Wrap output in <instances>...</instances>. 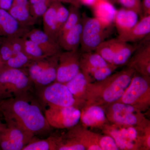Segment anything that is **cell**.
I'll return each mask as SVG.
<instances>
[{"instance_id":"cell-43","label":"cell","mask_w":150,"mask_h":150,"mask_svg":"<svg viewBox=\"0 0 150 150\" xmlns=\"http://www.w3.org/2000/svg\"><path fill=\"white\" fill-rule=\"evenodd\" d=\"M109 2L112 4H114L115 3H117V0H109Z\"/></svg>"},{"instance_id":"cell-45","label":"cell","mask_w":150,"mask_h":150,"mask_svg":"<svg viewBox=\"0 0 150 150\" xmlns=\"http://www.w3.org/2000/svg\"><path fill=\"white\" fill-rule=\"evenodd\" d=\"M0 42H1V40H0Z\"/></svg>"},{"instance_id":"cell-11","label":"cell","mask_w":150,"mask_h":150,"mask_svg":"<svg viewBox=\"0 0 150 150\" xmlns=\"http://www.w3.org/2000/svg\"><path fill=\"white\" fill-rule=\"evenodd\" d=\"M43 108L46 120L52 128L69 129L80 121L81 110L76 106L48 105Z\"/></svg>"},{"instance_id":"cell-39","label":"cell","mask_w":150,"mask_h":150,"mask_svg":"<svg viewBox=\"0 0 150 150\" xmlns=\"http://www.w3.org/2000/svg\"><path fill=\"white\" fill-rule=\"evenodd\" d=\"M57 1H59L62 3H69L71 4V5H72L79 8H81L82 6L79 0H57Z\"/></svg>"},{"instance_id":"cell-30","label":"cell","mask_w":150,"mask_h":150,"mask_svg":"<svg viewBox=\"0 0 150 150\" xmlns=\"http://www.w3.org/2000/svg\"><path fill=\"white\" fill-rule=\"evenodd\" d=\"M69 15L65 24L60 30L58 35V38L66 34L70 30L74 27L81 20V14L79 8L71 5L68 8Z\"/></svg>"},{"instance_id":"cell-23","label":"cell","mask_w":150,"mask_h":150,"mask_svg":"<svg viewBox=\"0 0 150 150\" xmlns=\"http://www.w3.org/2000/svg\"><path fill=\"white\" fill-rule=\"evenodd\" d=\"M139 15L134 11L121 8L117 10L114 21L118 35L128 31L139 21Z\"/></svg>"},{"instance_id":"cell-28","label":"cell","mask_w":150,"mask_h":150,"mask_svg":"<svg viewBox=\"0 0 150 150\" xmlns=\"http://www.w3.org/2000/svg\"><path fill=\"white\" fill-rule=\"evenodd\" d=\"M118 42L117 38L104 40L97 47L94 51L99 54L106 62L112 64V59Z\"/></svg>"},{"instance_id":"cell-3","label":"cell","mask_w":150,"mask_h":150,"mask_svg":"<svg viewBox=\"0 0 150 150\" xmlns=\"http://www.w3.org/2000/svg\"><path fill=\"white\" fill-rule=\"evenodd\" d=\"M33 83L25 69L4 67L0 69V100L34 93Z\"/></svg>"},{"instance_id":"cell-15","label":"cell","mask_w":150,"mask_h":150,"mask_svg":"<svg viewBox=\"0 0 150 150\" xmlns=\"http://www.w3.org/2000/svg\"><path fill=\"white\" fill-rule=\"evenodd\" d=\"M81 124L88 127L101 129L109 123L104 108L96 105H84L81 110Z\"/></svg>"},{"instance_id":"cell-27","label":"cell","mask_w":150,"mask_h":150,"mask_svg":"<svg viewBox=\"0 0 150 150\" xmlns=\"http://www.w3.org/2000/svg\"><path fill=\"white\" fill-rule=\"evenodd\" d=\"M59 136L52 135L40 139L33 137L22 150H58Z\"/></svg>"},{"instance_id":"cell-40","label":"cell","mask_w":150,"mask_h":150,"mask_svg":"<svg viewBox=\"0 0 150 150\" xmlns=\"http://www.w3.org/2000/svg\"><path fill=\"white\" fill-rule=\"evenodd\" d=\"M81 5L89 6L92 7L96 2L98 0H79Z\"/></svg>"},{"instance_id":"cell-21","label":"cell","mask_w":150,"mask_h":150,"mask_svg":"<svg viewBox=\"0 0 150 150\" xmlns=\"http://www.w3.org/2000/svg\"><path fill=\"white\" fill-rule=\"evenodd\" d=\"M82 30L83 24L81 19L74 27L58 38V42L62 50L73 51L79 50L81 40Z\"/></svg>"},{"instance_id":"cell-2","label":"cell","mask_w":150,"mask_h":150,"mask_svg":"<svg viewBox=\"0 0 150 150\" xmlns=\"http://www.w3.org/2000/svg\"><path fill=\"white\" fill-rule=\"evenodd\" d=\"M135 73V70L127 67L103 80L90 83L86 88L84 105L103 107L117 102L129 86Z\"/></svg>"},{"instance_id":"cell-19","label":"cell","mask_w":150,"mask_h":150,"mask_svg":"<svg viewBox=\"0 0 150 150\" xmlns=\"http://www.w3.org/2000/svg\"><path fill=\"white\" fill-rule=\"evenodd\" d=\"M150 33V16L143 17L134 27L118 35L117 39L123 42L137 43Z\"/></svg>"},{"instance_id":"cell-10","label":"cell","mask_w":150,"mask_h":150,"mask_svg":"<svg viewBox=\"0 0 150 150\" xmlns=\"http://www.w3.org/2000/svg\"><path fill=\"white\" fill-rule=\"evenodd\" d=\"M43 107L48 105L59 106H81L64 83L54 81L34 91Z\"/></svg>"},{"instance_id":"cell-18","label":"cell","mask_w":150,"mask_h":150,"mask_svg":"<svg viewBox=\"0 0 150 150\" xmlns=\"http://www.w3.org/2000/svg\"><path fill=\"white\" fill-rule=\"evenodd\" d=\"M8 12L23 26L33 27L38 21L30 13L28 0H13Z\"/></svg>"},{"instance_id":"cell-36","label":"cell","mask_w":150,"mask_h":150,"mask_svg":"<svg viewBox=\"0 0 150 150\" xmlns=\"http://www.w3.org/2000/svg\"><path fill=\"white\" fill-rule=\"evenodd\" d=\"M143 150H150V124L144 128L142 136Z\"/></svg>"},{"instance_id":"cell-38","label":"cell","mask_w":150,"mask_h":150,"mask_svg":"<svg viewBox=\"0 0 150 150\" xmlns=\"http://www.w3.org/2000/svg\"><path fill=\"white\" fill-rule=\"evenodd\" d=\"M13 0H0V9L8 11L10 8Z\"/></svg>"},{"instance_id":"cell-42","label":"cell","mask_w":150,"mask_h":150,"mask_svg":"<svg viewBox=\"0 0 150 150\" xmlns=\"http://www.w3.org/2000/svg\"><path fill=\"white\" fill-rule=\"evenodd\" d=\"M4 65V63L3 62L2 59H1V57H0V69H1Z\"/></svg>"},{"instance_id":"cell-17","label":"cell","mask_w":150,"mask_h":150,"mask_svg":"<svg viewBox=\"0 0 150 150\" xmlns=\"http://www.w3.org/2000/svg\"><path fill=\"white\" fill-rule=\"evenodd\" d=\"M25 37L38 44L48 56L59 54L62 51L58 41L53 40L43 30L33 28Z\"/></svg>"},{"instance_id":"cell-20","label":"cell","mask_w":150,"mask_h":150,"mask_svg":"<svg viewBox=\"0 0 150 150\" xmlns=\"http://www.w3.org/2000/svg\"><path fill=\"white\" fill-rule=\"evenodd\" d=\"M91 82L90 77L80 70L74 77L64 83L80 105L81 108L84 104L86 88Z\"/></svg>"},{"instance_id":"cell-35","label":"cell","mask_w":150,"mask_h":150,"mask_svg":"<svg viewBox=\"0 0 150 150\" xmlns=\"http://www.w3.org/2000/svg\"><path fill=\"white\" fill-rule=\"evenodd\" d=\"M117 3L121 5L123 8L131 10L143 17L141 0H117Z\"/></svg>"},{"instance_id":"cell-16","label":"cell","mask_w":150,"mask_h":150,"mask_svg":"<svg viewBox=\"0 0 150 150\" xmlns=\"http://www.w3.org/2000/svg\"><path fill=\"white\" fill-rule=\"evenodd\" d=\"M32 27L21 25L8 11L0 9V38L25 37Z\"/></svg>"},{"instance_id":"cell-34","label":"cell","mask_w":150,"mask_h":150,"mask_svg":"<svg viewBox=\"0 0 150 150\" xmlns=\"http://www.w3.org/2000/svg\"><path fill=\"white\" fill-rule=\"evenodd\" d=\"M69 15V9L62 4V2L59 1L56 9V23L58 35L67 21Z\"/></svg>"},{"instance_id":"cell-5","label":"cell","mask_w":150,"mask_h":150,"mask_svg":"<svg viewBox=\"0 0 150 150\" xmlns=\"http://www.w3.org/2000/svg\"><path fill=\"white\" fill-rule=\"evenodd\" d=\"M146 126L139 127L109 123L101 129L105 134L112 137L119 150H143L142 135Z\"/></svg>"},{"instance_id":"cell-8","label":"cell","mask_w":150,"mask_h":150,"mask_svg":"<svg viewBox=\"0 0 150 150\" xmlns=\"http://www.w3.org/2000/svg\"><path fill=\"white\" fill-rule=\"evenodd\" d=\"M60 54L30 62L26 70L35 90L56 81Z\"/></svg>"},{"instance_id":"cell-6","label":"cell","mask_w":150,"mask_h":150,"mask_svg":"<svg viewBox=\"0 0 150 150\" xmlns=\"http://www.w3.org/2000/svg\"><path fill=\"white\" fill-rule=\"evenodd\" d=\"M63 136L83 145L86 150H119L112 137L93 132L81 124L69 128Z\"/></svg>"},{"instance_id":"cell-26","label":"cell","mask_w":150,"mask_h":150,"mask_svg":"<svg viewBox=\"0 0 150 150\" xmlns=\"http://www.w3.org/2000/svg\"><path fill=\"white\" fill-rule=\"evenodd\" d=\"M139 45V42L132 44L118 40L112 64L119 67L126 65Z\"/></svg>"},{"instance_id":"cell-46","label":"cell","mask_w":150,"mask_h":150,"mask_svg":"<svg viewBox=\"0 0 150 150\" xmlns=\"http://www.w3.org/2000/svg\"><path fill=\"white\" fill-rule=\"evenodd\" d=\"M0 150H1V149H0Z\"/></svg>"},{"instance_id":"cell-29","label":"cell","mask_w":150,"mask_h":150,"mask_svg":"<svg viewBox=\"0 0 150 150\" xmlns=\"http://www.w3.org/2000/svg\"><path fill=\"white\" fill-rule=\"evenodd\" d=\"M23 51L30 60L43 59L48 56L35 42L26 37L22 38Z\"/></svg>"},{"instance_id":"cell-1","label":"cell","mask_w":150,"mask_h":150,"mask_svg":"<svg viewBox=\"0 0 150 150\" xmlns=\"http://www.w3.org/2000/svg\"><path fill=\"white\" fill-rule=\"evenodd\" d=\"M0 113L6 124L21 126L34 135L47 134L52 127L34 93L0 100Z\"/></svg>"},{"instance_id":"cell-22","label":"cell","mask_w":150,"mask_h":150,"mask_svg":"<svg viewBox=\"0 0 150 150\" xmlns=\"http://www.w3.org/2000/svg\"><path fill=\"white\" fill-rule=\"evenodd\" d=\"M109 64L110 63L106 62L95 51L81 52L80 58V70L89 76L97 69L105 67Z\"/></svg>"},{"instance_id":"cell-33","label":"cell","mask_w":150,"mask_h":150,"mask_svg":"<svg viewBox=\"0 0 150 150\" xmlns=\"http://www.w3.org/2000/svg\"><path fill=\"white\" fill-rule=\"evenodd\" d=\"M0 57L5 63L14 55L10 43L6 38H0Z\"/></svg>"},{"instance_id":"cell-12","label":"cell","mask_w":150,"mask_h":150,"mask_svg":"<svg viewBox=\"0 0 150 150\" xmlns=\"http://www.w3.org/2000/svg\"><path fill=\"white\" fill-rule=\"evenodd\" d=\"M0 134V149L3 150H22L35 136L21 126L8 124Z\"/></svg>"},{"instance_id":"cell-41","label":"cell","mask_w":150,"mask_h":150,"mask_svg":"<svg viewBox=\"0 0 150 150\" xmlns=\"http://www.w3.org/2000/svg\"><path fill=\"white\" fill-rule=\"evenodd\" d=\"M6 128V124L3 123L0 119V134L3 131H4Z\"/></svg>"},{"instance_id":"cell-37","label":"cell","mask_w":150,"mask_h":150,"mask_svg":"<svg viewBox=\"0 0 150 150\" xmlns=\"http://www.w3.org/2000/svg\"><path fill=\"white\" fill-rule=\"evenodd\" d=\"M142 8L143 17L150 16V0H142Z\"/></svg>"},{"instance_id":"cell-44","label":"cell","mask_w":150,"mask_h":150,"mask_svg":"<svg viewBox=\"0 0 150 150\" xmlns=\"http://www.w3.org/2000/svg\"><path fill=\"white\" fill-rule=\"evenodd\" d=\"M103 1H106L109 2V0H103Z\"/></svg>"},{"instance_id":"cell-24","label":"cell","mask_w":150,"mask_h":150,"mask_svg":"<svg viewBox=\"0 0 150 150\" xmlns=\"http://www.w3.org/2000/svg\"><path fill=\"white\" fill-rule=\"evenodd\" d=\"M59 1L53 2L42 16L43 31L53 40L58 41L56 9Z\"/></svg>"},{"instance_id":"cell-9","label":"cell","mask_w":150,"mask_h":150,"mask_svg":"<svg viewBox=\"0 0 150 150\" xmlns=\"http://www.w3.org/2000/svg\"><path fill=\"white\" fill-rule=\"evenodd\" d=\"M103 107L109 123L139 127L150 124L143 112L129 105L115 102Z\"/></svg>"},{"instance_id":"cell-13","label":"cell","mask_w":150,"mask_h":150,"mask_svg":"<svg viewBox=\"0 0 150 150\" xmlns=\"http://www.w3.org/2000/svg\"><path fill=\"white\" fill-rule=\"evenodd\" d=\"M81 54L79 50L60 53L55 81L65 83L77 74L80 70Z\"/></svg>"},{"instance_id":"cell-32","label":"cell","mask_w":150,"mask_h":150,"mask_svg":"<svg viewBox=\"0 0 150 150\" xmlns=\"http://www.w3.org/2000/svg\"><path fill=\"white\" fill-rule=\"evenodd\" d=\"M118 67L116 65L109 64L105 67L97 69L90 76L92 82L104 79L113 74Z\"/></svg>"},{"instance_id":"cell-31","label":"cell","mask_w":150,"mask_h":150,"mask_svg":"<svg viewBox=\"0 0 150 150\" xmlns=\"http://www.w3.org/2000/svg\"><path fill=\"white\" fill-rule=\"evenodd\" d=\"M31 61L24 51H21L15 54L4 63V66L9 68L26 70V67Z\"/></svg>"},{"instance_id":"cell-14","label":"cell","mask_w":150,"mask_h":150,"mask_svg":"<svg viewBox=\"0 0 150 150\" xmlns=\"http://www.w3.org/2000/svg\"><path fill=\"white\" fill-rule=\"evenodd\" d=\"M126 65L140 74L150 76V34L139 42V46Z\"/></svg>"},{"instance_id":"cell-7","label":"cell","mask_w":150,"mask_h":150,"mask_svg":"<svg viewBox=\"0 0 150 150\" xmlns=\"http://www.w3.org/2000/svg\"><path fill=\"white\" fill-rule=\"evenodd\" d=\"M117 102L131 105L141 112L148 110L150 106V76L135 71L129 86Z\"/></svg>"},{"instance_id":"cell-4","label":"cell","mask_w":150,"mask_h":150,"mask_svg":"<svg viewBox=\"0 0 150 150\" xmlns=\"http://www.w3.org/2000/svg\"><path fill=\"white\" fill-rule=\"evenodd\" d=\"M81 19L83 24L81 52L94 51L111 35L114 23H107L95 17H88L85 14H83Z\"/></svg>"},{"instance_id":"cell-25","label":"cell","mask_w":150,"mask_h":150,"mask_svg":"<svg viewBox=\"0 0 150 150\" xmlns=\"http://www.w3.org/2000/svg\"><path fill=\"white\" fill-rule=\"evenodd\" d=\"M95 18L108 23H114L117 10L110 2L98 0L92 7Z\"/></svg>"}]
</instances>
